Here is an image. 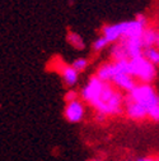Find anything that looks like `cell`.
<instances>
[{"instance_id": "1", "label": "cell", "mask_w": 159, "mask_h": 161, "mask_svg": "<svg viewBox=\"0 0 159 161\" xmlns=\"http://www.w3.org/2000/svg\"><path fill=\"white\" fill-rule=\"evenodd\" d=\"M80 98L94 111L103 116H117L124 113L125 96L108 82H103L97 75H92L80 91Z\"/></svg>"}, {"instance_id": "2", "label": "cell", "mask_w": 159, "mask_h": 161, "mask_svg": "<svg viewBox=\"0 0 159 161\" xmlns=\"http://www.w3.org/2000/svg\"><path fill=\"white\" fill-rule=\"evenodd\" d=\"M95 75L103 82L111 83L117 90H120L121 92L125 93L131 92L137 85L135 78L129 73L127 60H125V62L105 63L103 65L98 68Z\"/></svg>"}, {"instance_id": "3", "label": "cell", "mask_w": 159, "mask_h": 161, "mask_svg": "<svg viewBox=\"0 0 159 161\" xmlns=\"http://www.w3.org/2000/svg\"><path fill=\"white\" fill-rule=\"evenodd\" d=\"M125 97L144 108L149 120L159 123V93L151 85L139 83L131 92L126 93Z\"/></svg>"}, {"instance_id": "4", "label": "cell", "mask_w": 159, "mask_h": 161, "mask_svg": "<svg viewBox=\"0 0 159 161\" xmlns=\"http://www.w3.org/2000/svg\"><path fill=\"white\" fill-rule=\"evenodd\" d=\"M127 67L129 73L140 83L151 85L156 78V67L148 62L143 55L127 60Z\"/></svg>"}, {"instance_id": "5", "label": "cell", "mask_w": 159, "mask_h": 161, "mask_svg": "<svg viewBox=\"0 0 159 161\" xmlns=\"http://www.w3.org/2000/svg\"><path fill=\"white\" fill-rule=\"evenodd\" d=\"M85 116V105L82 98L74 100L71 103H66L64 108V118L69 123H80Z\"/></svg>"}, {"instance_id": "6", "label": "cell", "mask_w": 159, "mask_h": 161, "mask_svg": "<svg viewBox=\"0 0 159 161\" xmlns=\"http://www.w3.org/2000/svg\"><path fill=\"white\" fill-rule=\"evenodd\" d=\"M122 46L125 47L126 53H127V56H129V60L132 59V58H136V56H140L143 55V51H144V45H143V40L141 37H134V38H124L121 40Z\"/></svg>"}, {"instance_id": "7", "label": "cell", "mask_w": 159, "mask_h": 161, "mask_svg": "<svg viewBox=\"0 0 159 161\" xmlns=\"http://www.w3.org/2000/svg\"><path fill=\"white\" fill-rule=\"evenodd\" d=\"M108 44H117L121 41L124 37V25L121 23H115V25H106L102 28V35Z\"/></svg>"}, {"instance_id": "8", "label": "cell", "mask_w": 159, "mask_h": 161, "mask_svg": "<svg viewBox=\"0 0 159 161\" xmlns=\"http://www.w3.org/2000/svg\"><path fill=\"white\" fill-rule=\"evenodd\" d=\"M59 73L61 75V79L66 87H74L78 80H79V73L71 67V65H65L61 64V67L59 68Z\"/></svg>"}, {"instance_id": "9", "label": "cell", "mask_w": 159, "mask_h": 161, "mask_svg": "<svg viewBox=\"0 0 159 161\" xmlns=\"http://www.w3.org/2000/svg\"><path fill=\"white\" fill-rule=\"evenodd\" d=\"M158 38H159V32L154 28H145L144 33H143V45H144V49L146 47H153V46H156V42H158Z\"/></svg>"}, {"instance_id": "10", "label": "cell", "mask_w": 159, "mask_h": 161, "mask_svg": "<svg viewBox=\"0 0 159 161\" xmlns=\"http://www.w3.org/2000/svg\"><path fill=\"white\" fill-rule=\"evenodd\" d=\"M143 56L148 60V62H150L153 65H155V67L159 65V49L156 46L144 49Z\"/></svg>"}, {"instance_id": "11", "label": "cell", "mask_w": 159, "mask_h": 161, "mask_svg": "<svg viewBox=\"0 0 159 161\" xmlns=\"http://www.w3.org/2000/svg\"><path fill=\"white\" fill-rule=\"evenodd\" d=\"M68 42L76 50H83L84 49V41H83V38L82 36L76 33V32H69L68 33Z\"/></svg>"}, {"instance_id": "12", "label": "cell", "mask_w": 159, "mask_h": 161, "mask_svg": "<svg viewBox=\"0 0 159 161\" xmlns=\"http://www.w3.org/2000/svg\"><path fill=\"white\" fill-rule=\"evenodd\" d=\"M89 65V62H88V59L87 58H76L74 62L71 63V67L78 72V73H80V72H84Z\"/></svg>"}, {"instance_id": "13", "label": "cell", "mask_w": 159, "mask_h": 161, "mask_svg": "<svg viewBox=\"0 0 159 161\" xmlns=\"http://www.w3.org/2000/svg\"><path fill=\"white\" fill-rule=\"evenodd\" d=\"M107 46H108V41H107V40H106L103 36L97 37V38L94 40V41H93V44H92L93 50H94V51H97V53L103 51Z\"/></svg>"}, {"instance_id": "14", "label": "cell", "mask_w": 159, "mask_h": 161, "mask_svg": "<svg viewBox=\"0 0 159 161\" xmlns=\"http://www.w3.org/2000/svg\"><path fill=\"white\" fill-rule=\"evenodd\" d=\"M79 96H80V95H79L75 90H69L66 93H65V101L66 103H71V101H74V100H78V98H80V97H79Z\"/></svg>"}, {"instance_id": "15", "label": "cell", "mask_w": 159, "mask_h": 161, "mask_svg": "<svg viewBox=\"0 0 159 161\" xmlns=\"http://www.w3.org/2000/svg\"><path fill=\"white\" fill-rule=\"evenodd\" d=\"M136 161H154V158H151V157H140V158H137Z\"/></svg>"}, {"instance_id": "16", "label": "cell", "mask_w": 159, "mask_h": 161, "mask_svg": "<svg viewBox=\"0 0 159 161\" xmlns=\"http://www.w3.org/2000/svg\"><path fill=\"white\" fill-rule=\"evenodd\" d=\"M89 161H105V160H101V158H93V160H89Z\"/></svg>"}, {"instance_id": "17", "label": "cell", "mask_w": 159, "mask_h": 161, "mask_svg": "<svg viewBox=\"0 0 159 161\" xmlns=\"http://www.w3.org/2000/svg\"><path fill=\"white\" fill-rule=\"evenodd\" d=\"M156 47L159 49V38H158V42H156Z\"/></svg>"}, {"instance_id": "18", "label": "cell", "mask_w": 159, "mask_h": 161, "mask_svg": "<svg viewBox=\"0 0 159 161\" xmlns=\"http://www.w3.org/2000/svg\"><path fill=\"white\" fill-rule=\"evenodd\" d=\"M154 161H159V157H156V158H154Z\"/></svg>"}, {"instance_id": "19", "label": "cell", "mask_w": 159, "mask_h": 161, "mask_svg": "<svg viewBox=\"0 0 159 161\" xmlns=\"http://www.w3.org/2000/svg\"><path fill=\"white\" fill-rule=\"evenodd\" d=\"M127 161H132V160H127Z\"/></svg>"}]
</instances>
